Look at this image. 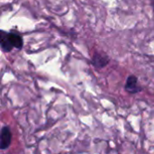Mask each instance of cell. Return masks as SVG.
Here are the masks:
<instances>
[{
    "label": "cell",
    "instance_id": "cell-1",
    "mask_svg": "<svg viewBox=\"0 0 154 154\" xmlns=\"http://www.w3.org/2000/svg\"><path fill=\"white\" fill-rule=\"evenodd\" d=\"M23 46V39L19 32L11 30L10 32H0V47L3 52H11L14 48L21 50Z\"/></svg>",
    "mask_w": 154,
    "mask_h": 154
},
{
    "label": "cell",
    "instance_id": "cell-2",
    "mask_svg": "<svg viewBox=\"0 0 154 154\" xmlns=\"http://www.w3.org/2000/svg\"><path fill=\"white\" fill-rule=\"evenodd\" d=\"M125 89L131 95L137 94L143 90L142 87L138 83V78L134 75H131L127 78L125 85Z\"/></svg>",
    "mask_w": 154,
    "mask_h": 154
},
{
    "label": "cell",
    "instance_id": "cell-3",
    "mask_svg": "<svg viewBox=\"0 0 154 154\" xmlns=\"http://www.w3.org/2000/svg\"><path fill=\"white\" fill-rule=\"evenodd\" d=\"M12 142V133L8 125H4L0 133V149L6 150Z\"/></svg>",
    "mask_w": 154,
    "mask_h": 154
},
{
    "label": "cell",
    "instance_id": "cell-4",
    "mask_svg": "<svg viewBox=\"0 0 154 154\" xmlns=\"http://www.w3.org/2000/svg\"><path fill=\"white\" fill-rule=\"evenodd\" d=\"M108 63H109V57L108 56L102 54V53H98V52H96L94 54L93 59H92V64L96 68H104Z\"/></svg>",
    "mask_w": 154,
    "mask_h": 154
},
{
    "label": "cell",
    "instance_id": "cell-5",
    "mask_svg": "<svg viewBox=\"0 0 154 154\" xmlns=\"http://www.w3.org/2000/svg\"><path fill=\"white\" fill-rule=\"evenodd\" d=\"M152 8L154 10V0H152Z\"/></svg>",
    "mask_w": 154,
    "mask_h": 154
}]
</instances>
